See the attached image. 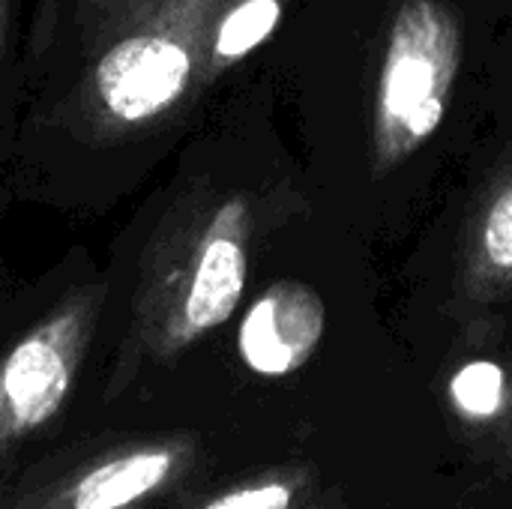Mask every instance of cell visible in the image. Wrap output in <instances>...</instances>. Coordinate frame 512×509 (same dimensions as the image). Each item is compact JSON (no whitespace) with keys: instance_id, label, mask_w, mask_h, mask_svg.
<instances>
[{"instance_id":"cell-9","label":"cell","mask_w":512,"mask_h":509,"mask_svg":"<svg viewBox=\"0 0 512 509\" xmlns=\"http://www.w3.org/2000/svg\"><path fill=\"white\" fill-rule=\"evenodd\" d=\"M504 399V369L489 360L462 366L450 381V405L468 426L489 423Z\"/></svg>"},{"instance_id":"cell-10","label":"cell","mask_w":512,"mask_h":509,"mask_svg":"<svg viewBox=\"0 0 512 509\" xmlns=\"http://www.w3.org/2000/svg\"><path fill=\"white\" fill-rule=\"evenodd\" d=\"M294 501V489L288 483H261L240 492H231L207 509H288Z\"/></svg>"},{"instance_id":"cell-8","label":"cell","mask_w":512,"mask_h":509,"mask_svg":"<svg viewBox=\"0 0 512 509\" xmlns=\"http://www.w3.org/2000/svg\"><path fill=\"white\" fill-rule=\"evenodd\" d=\"M174 453L168 450H138L129 456H120L96 471H90L75 486V509H123L153 489L162 486V480L171 474Z\"/></svg>"},{"instance_id":"cell-4","label":"cell","mask_w":512,"mask_h":509,"mask_svg":"<svg viewBox=\"0 0 512 509\" xmlns=\"http://www.w3.org/2000/svg\"><path fill=\"white\" fill-rule=\"evenodd\" d=\"M102 300V285L69 294L0 357V435L36 429L60 411L99 321Z\"/></svg>"},{"instance_id":"cell-13","label":"cell","mask_w":512,"mask_h":509,"mask_svg":"<svg viewBox=\"0 0 512 509\" xmlns=\"http://www.w3.org/2000/svg\"><path fill=\"white\" fill-rule=\"evenodd\" d=\"M6 24H9V0H0V60H3V45H6Z\"/></svg>"},{"instance_id":"cell-12","label":"cell","mask_w":512,"mask_h":509,"mask_svg":"<svg viewBox=\"0 0 512 509\" xmlns=\"http://www.w3.org/2000/svg\"><path fill=\"white\" fill-rule=\"evenodd\" d=\"M480 432H489V444L492 447H504V450H512V378L504 372V399H501V408L498 414L477 426Z\"/></svg>"},{"instance_id":"cell-2","label":"cell","mask_w":512,"mask_h":509,"mask_svg":"<svg viewBox=\"0 0 512 509\" xmlns=\"http://www.w3.org/2000/svg\"><path fill=\"white\" fill-rule=\"evenodd\" d=\"M222 0H153L93 54L78 93V123L90 138H123L165 123L201 84V60Z\"/></svg>"},{"instance_id":"cell-6","label":"cell","mask_w":512,"mask_h":509,"mask_svg":"<svg viewBox=\"0 0 512 509\" xmlns=\"http://www.w3.org/2000/svg\"><path fill=\"white\" fill-rule=\"evenodd\" d=\"M459 294L480 306L512 300V162L486 186L465 222Z\"/></svg>"},{"instance_id":"cell-7","label":"cell","mask_w":512,"mask_h":509,"mask_svg":"<svg viewBox=\"0 0 512 509\" xmlns=\"http://www.w3.org/2000/svg\"><path fill=\"white\" fill-rule=\"evenodd\" d=\"M291 0H222L213 33L204 48L201 90L231 72L240 60H246L258 45H264L279 27Z\"/></svg>"},{"instance_id":"cell-5","label":"cell","mask_w":512,"mask_h":509,"mask_svg":"<svg viewBox=\"0 0 512 509\" xmlns=\"http://www.w3.org/2000/svg\"><path fill=\"white\" fill-rule=\"evenodd\" d=\"M327 309L321 294L306 282L270 285L246 312L237 348L243 363L267 378L291 375L309 363L324 339Z\"/></svg>"},{"instance_id":"cell-3","label":"cell","mask_w":512,"mask_h":509,"mask_svg":"<svg viewBox=\"0 0 512 509\" xmlns=\"http://www.w3.org/2000/svg\"><path fill=\"white\" fill-rule=\"evenodd\" d=\"M462 69V27L444 0H402L384 36L372 105V171L408 162L444 123Z\"/></svg>"},{"instance_id":"cell-11","label":"cell","mask_w":512,"mask_h":509,"mask_svg":"<svg viewBox=\"0 0 512 509\" xmlns=\"http://www.w3.org/2000/svg\"><path fill=\"white\" fill-rule=\"evenodd\" d=\"M153 0H84V21L87 30H96L102 39L114 33L123 21L141 12Z\"/></svg>"},{"instance_id":"cell-1","label":"cell","mask_w":512,"mask_h":509,"mask_svg":"<svg viewBox=\"0 0 512 509\" xmlns=\"http://www.w3.org/2000/svg\"><path fill=\"white\" fill-rule=\"evenodd\" d=\"M252 210L243 195H183L150 237L135 294V339L177 354L222 327L249 276Z\"/></svg>"}]
</instances>
